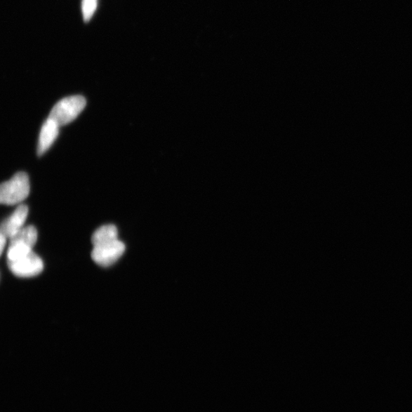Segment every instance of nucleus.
<instances>
[{
	"label": "nucleus",
	"mask_w": 412,
	"mask_h": 412,
	"mask_svg": "<svg viewBox=\"0 0 412 412\" xmlns=\"http://www.w3.org/2000/svg\"><path fill=\"white\" fill-rule=\"evenodd\" d=\"M30 182L27 174L20 172L11 180L0 184V205L15 206L27 199Z\"/></svg>",
	"instance_id": "obj_1"
},
{
	"label": "nucleus",
	"mask_w": 412,
	"mask_h": 412,
	"mask_svg": "<svg viewBox=\"0 0 412 412\" xmlns=\"http://www.w3.org/2000/svg\"><path fill=\"white\" fill-rule=\"evenodd\" d=\"M86 100L82 95H72L60 100L52 108L49 119L60 127L71 124L83 112Z\"/></svg>",
	"instance_id": "obj_2"
},
{
	"label": "nucleus",
	"mask_w": 412,
	"mask_h": 412,
	"mask_svg": "<svg viewBox=\"0 0 412 412\" xmlns=\"http://www.w3.org/2000/svg\"><path fill=\"white\" fill-rule=\"evenodd\" d=\"M125 251V244L118 239L93 246L91 257L96 265L103 267H108L116 264L121 257L124 255Z\"/></svg>",
	"instance_id": "obj_3"
},
{
	"label": "nucleus",
	"mask_w": 412,
	"mask_h": 412,
	"mask_svg": "<svg viewBox=\"0 0 412 412\" xmlns=\"http://www.w3.org/2000/svg\"><path fill=\"white\" fill-rule=\"evenodd\" d=\"M8 265L15 276L22 278L36 277L44 270L41 258L34 251L19 260L8 262Z\"/></svg>",
	"instance_id": "obj_4"
},
{
	"label": "nucleus",
	"mask_w": 412,
	"mask_h": 412,
	"mask_svg": "<svg viewBox=\"0 0 412 412\" xmlns=\"http://www.w3.org/2000/svg\"><path fill=\"white\" fill-rule=\"evenodd\" d=\"M29 215V208L26 205H20L13 213L0 225L1 232L7 239H12L24 226Z\"/></svg>",
	"instance_id": "obj_5"
},
{
	"label": "nucleus",
	"mask_w": 412,
	"mask_h": 412,
	"mask_svg": "<svg viewBox=\"0 0 412 412\" xmlns=\"http://www.w3.org/2000/svg\"><path fill=\"white\" fill-rule=\"evenodd\" d=\"M60 126L56 122L48 119L43 124L39 135L38 154L41 156L54 144L59 134Z\"/></svg>",
	"instance_id": "obj_6"
},
{
	"label": "nucleus",
	"mask_w": 412,
	"mask_h": 412,
	"mask_svg": "<svg viewBox=\"0 0 412 412\" xmlns=\"http://www.w3.org/2000/svg\"><path fill=\"white\" fill-rule=\"evenodd\" d=\"M119 239L118 230L115 225H103L96 230L92 236L93 246L109 243Z\"/></svg>",
	"instance_id": "obj_7"
},
{
	"label": "nucleus",
	"mask_w": 412,
	"mask_h": 412,
	"mask_svg": "<svg viewBox=\"0 0 412 412\" xmlns=\"http://www.w3.org/2000/svg\"><path fill=\"white\" fill-rule=\"evenodd\" d=\"M38 240V231L32 225L23 227L22 229L11 239V241H19L27 244L33 248Z\"/></svg>",
	"instance_id": "obj_8"
},
{
	"label": "nucleus",
	"mask_w": 412,
	"mask_h": 412,
	"mask_svg": "<svg viewBox=\"0 0 412 412\" xmlns=\"http://www.w3.org/2000/svg\"><path fill=\"white\" fill-rule=\"evenodd\" d=\"M98 0H83L82 11L85 22H89L98 8Z\"/></svg>",
	"instance_id": "obj_9"
},
{
	"label": "nucleus",
	"mask_w": 412,
	"mask_h": 412,
	"mask_svg": "<svg viewBox=\"0 0 412 412\" xmlns=\"http://www.w3.org/2000/svg\"><path fill=\"white\" fill-rule=\"evenodd\" d=\"M6 237L1 232H0V257L2 256L4 248L6 247Z\"/></svg>",
	"instance_id": "obj_10"
}]
</instances>
